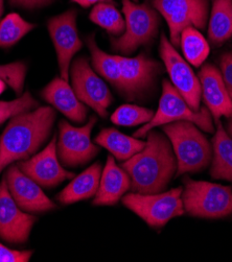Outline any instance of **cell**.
Segmentation results:
<instances>
[{
    "label": "cell",
    "instance_id": "1",
    "mask_svg": "<svg viewBox=\"0 0 232 262\" xmlns=\"http://www.w3.org/2000/svg\"><path fill=\"white\" fill-rule=\"evenodd\" d=\"M121 167L130 176L133 192L159 193L176 174L177 159L166 135L153 128L142 150L122 162Z\"/></svg>",
    "mask_w": 232,
    "mask_h": 262
},
{
    "label": "cell",
    "instance_id": "2",
    "mask_svg": "<svg viewBox=\"0 0 232 262\" xmlns=\"http://www.w3.org/2000/svg\"><path fill=\"white\" fill-rule=\"evenodd\" d=\"M56 120L50 107H41L11 118L0 137V172L16 161L27 160L47 140Z\"/></svg>",
    "mask_w": 232,
    "mask_h": 262
},
{
    "label": "cell",
    "instance_id": "3",
    "mask_svg": "<svg viewBox=\"0 0 232 262\" xmlns=\"http://www.w3.org/2000/svg\"><path fill=\"white\" fill-rule=\"evenodd\" d=\"M162 129L176 156L177 177L201 171L209 165L213 145L198 125L191 121H176L164 124Z\"/></svg>",
    "mask_w": 232,
    "mask_h": 262
},
{
    "label": "cell",
    "instance_id": "4",
    "mask_svg": "<svg viewBox=\"0 0 232 262\" xmlns=\"http://www.w3.org/2000/svg\"><path fill=\"white\" fill-rule=\"evenodd\" d=\"M184 210L199 219H222L232 214V188L184 177Z\"/></svg>",
    "mask_w": 232,
    "mask_h": 262
},
{
    "label": "cell",
    "instance_id": "5",
    "mask_svg": "<svg viewBox=\"0 0 232 262\" xmlns=\"http://www.w3.org/2000/svg\"><path fill=\"white\" fill-rule=\"evenodd\" d=\"M124 32L111 39L114 51L130 56L140 46L150 44L157 37L160 19L157 11L146 4L137 5L131 0H122Z\"/></svg>",
    "mask_w": 232,
    "mask_h": 262
},
{
    "label": "cell",
    "instance_id": "6",
    "mask_svg": "<svg viewBox=\"0 0 232 262\" xmlns=\"http://www.w3.org/2000/svg\"><path fill=\"white\" fill-rule=\"evenodd\" d=\"M176 121H191L205 132H215L210 111L207 108H201L199 111H194L172 83L163 80L162 94L157 111L147 123L136 130L134 137H146V134L151 129Z\"/></svg>",
    "mask_w": 232,
    "mask_h": 262
},
{
    "label": "cell",
    "instance_id": "7",
    "mask_svg": "<svg viewBox=\"0 0 232 262\" xmlns=\"http://www.w3.org/2000/svg\"><path fill=\"white\" fill-rule=\"evenodd\" d=\"M182 191V187H178L159 193L132 192L122 198V204L150 227L158 229L185 213Z\"/></svg>",
    "mask_w": 232,
    "mask_h": 262
},
{
    "label": "cell",
    "instance_id": "8",
    "mask_svg": "<svg viewBox=\"0 0 232 262\" xmlns=\"http://www.w3.org/2000/svg\"><path fill=\"white\" fill-rule=\"evenodd\" d=\"M154 9L166 21L170 41L180 46V36L187 28L204 30L208 19V0H153Z\"/></svg>",
    "mask_w": 232,
    "mask_h": 262
},
{
    "label": "cell",
    "instance_id": "9",
    "mask_svg": "<svg viewBox=\"0 0 232 262\" xmlns=\"http://www.w3.org/2000/svg\"><path fill=\"white\" fill-rule=\"evenodd\" d=\"M69 78L77 98L98 116L105 118L113 97L106 83L95 73L85 57L77 58L71 63Z\"/></svg>",
    "mask_w": 232,
    "mask_h": 262
},
{
    "label": "cell",
    "instance_id": "10",
    "mask_svg": "<svg viewBox=\"0 0 232 262\" xmlns=\"http://www.w3.org/2000/svg\"><path fill=\"white\" fill-rule=\"evenodd\" d=\"M96 117L92 116L83 126H72L66 120L59 125L60 134L57 152L61 162L68 167H76L90 162L99 148L91 141V132Z\"/></svg>",
    "mask_w": 232,
    "mask_h": 262
},
{
    "label": "cell",
    "instance_id": "11",
    "mask_svg": "<svg viewBox=\"0 0 232 262\" xmlns=\"http://www.w3.org/2000/svg\"><path fill=\"white\" fill-rule=\"evenodd\" d=\"M159 52L172 85L194 111H199L202 98L199 77L195 74L188 62L180 56L176 47L164 34L160 38Z\"/></svg>",
    "mask_w": 232,
    "mask_h": 262
},
{
    "label": "cell",
    "instance_id": "12",
    "mask_svg": "<svg viewBox=\"0 0 232 262\" xmlns=\"http://www.w3.org/2000/svg\"><path fill=\"white\" fill-rule=\"evenodd\" d=\"M47 29L57 52L60 76L69 82L71 61L83 46L76 28V12L69 10L53 17L48 20Z\"/></svg>",
    "mask_w": 232,
    "mask_h": 262
},
{
    "label": "cell",
    "instance_id": "13",
    "mask_svg": "<svg viewBox=\"0 0 232 262\" xmlns=\"http://www.w3.org/2000/svg\"><path fill=\"white\" fill-rule=\"evenodd\" d=\"M18 167L44 188L55 187L65 180L75 177L73 172L64 169L58 160L57 136H54L47 146L36 156L25 161H19Z\"/></svg>",
    "mask_w": 232,
    "mask_h": 262
},
{
    "label": "cell",
    "instance_id": "14",
    "mask_svg": "<svg viewBox=\"0 0 232 262\" xmlns=\"http://www.w3.org/2000/svg\"><path fill=\"white\" fill-rule=\"evenodd\" d=\"M36 221V216L19 208L4 179L0 183V238L14 245L27 243Z\"/></svg>",
    "mask_w": 232,
    "mask_h": 262
},
{
    "label": "cell",
    "instance_id": "15",
    "mask_svg": "<svg viewBox=\"0 0 232 262\" xmlns=\"http://www.w3.org/2000/svg\"><path fill=\"white\" fill-rule=\"evenodd\" d=\"M116 59L121 76L120 92L128 99H135L149 90L161 67L143 54L134 58L116 56Z\"/></svg>",
    "mask_w": 232,
    "mask_h": 262
},
{
    "label": "cell",
    "instance_id": "16",
    "mask_svg": "<svg viewBox=\"0 0 232 262\" xmlns=\"http://www.w3.org/2000/svg\"><path fill=\"white\" fill-rule=\"evenodd\" d=\"M5 180L12 198L25 212H46L56 208L55 203L45 195L41 186L23 173L18 165L9 167L6 171Z\"/></svg>",
    "mask_w": 232,
    "mask_h": 262
},
{
    "label": "cell",
    "instance_id": "17",
    "mask_svg": "<svg viewBox=\"0 0 232 262\" xmlns=\"http://www.w3.org/2000/svg\"><path fill=\"white\" fill-rule=\"evenodd\" d=\"M202 98L215 120L232 117V100L225 87L221 71L213 64L201 66L199 72Z\"/></svg>",
    "mask_w": 232,
    "mask_h": 262
},
{
    "label": "cell",
    "instance_id": "18",
    "mask_svg": "<svg viewBox=\"0 0 232 262\" xmlns=\"http://www.w3.org/2000/svg\"><path fill=\"white\" fill-rule=\"evenodd\" d=\"M41 95L70 120L81 123L86 119L88 113L86 104L77 98L72 87L61 76L54 78L42 90Z\"/></svg>",
    "mask_w": 232,
    "mask_h": 262
},
{
    "label": "cell",
    "instance_id": "19",
    "mask_svg": "<svg viewBox=\"0 0 232 262\" xmlns=\"http://www.w3.org/2000/svg\"><path fill=\"white\" fill-rule=\"evenodd\" d=\"M131 188V179L126 171L115 162L113 156H108L105 167L102 168L99 186L94 195V206H112Z\"/></svg>",
    "mask_w": 232,
    "mask_h": 262
},
{
    "label": "cell",
    "instance_id": "20",
    "mask_svg": "<svg viewBox=\"0 0 232 262\" xmlns=\"http://www.w3.org/2000/svg\"><path fill=\"white\" fill-rule=\"evenodd\" d=\"M102 167L99 162L92 164L79 176H75L69 184L57 195L61 204L69 205L94 196L98 190Z\"/></svg>",
    "mask_w": 232,
    "mask_h": 262
},
{
    "label": "cell",
    "instance_id": "21",
    "mask_svg": "<svg viewBox=\"0 0 232 262\" xmlns=\"http://www.w3.org/2000/svg\"><path fill=\"white\" fill-rule=\"evenodd\" d=\"M213 138V158L210 176L217 180L232 182V138L223 127L220 120Z\"/></svg>",
    "mask_w": 232,
    "mask_h": 262
},
{
    "label": "cell",
    "instance_id": "22",
    "mask_svg": "<svg viewBox=\"0 0 232 262\" xmlns=\"http://www.w3.org/2000/svg\"><path fill=\"white\" fill-rule=\"evenodd\" d=\"M95 142L108 149L115 159L125 161L142 150L145 142L137 138L122 134L114 127L104 128L96 136Z\"/></svg>",
    "mask_w": 232,
    "mask_h": 262
},
{
    "label": "cell",
    "instance_id": "23",
    "mask_svg": "<svg viewBox=\"0 0 232 262\" xmlns=\"http://www.w3.org/2000/svg\"><path fill=\"white\" fill-rule=\"evenodd\" d=\"M232 37V0H213L208 22V38L219 46Z\"/></svg>",
    "mask_w": 232,
    "mask_h": 262
},
{
    "label": "cell",
    "instance_id": "24",
    "mask_svg": "<svg viewBox=\"0 0 232 262\" xmlns=\"http://www.w3.org/2000/svg\"><path fill=\"white\" fill-rule=\"evenodd\" d=\"M86 43L91 55V61L94 70L108 81L117 90H121V76L116 56H111L101 50L95 41L94 35L86 38Z\"/></svg>",
    "mask_w": 232,
    "mask_h": 262
},
{
    "label": "cell",
    "instance_id": "25",
    "mask_svg": "<svg viewBox=\"0 0 232 262\" xmlns=\"http://www.w3.org/2000/svg\"><path fill=\"white\" fill-rule=\"evenodd\" d=\"M180 46L185 60L195 67L202 66L210 52L209 43L195 28H187L181 33Z\"/></svg>",
    "mask_w": 232,
    "mask_h": 262
},
{
    "label": "cell",
    "instance_id": "26",
    "mask_svg": "<svg viewBox=\"0 0 232 262\" xmlns=\"http://www.w3.org/2000/svg\"><path fill=\"white\" fill-rule=\"evenodd\" d=\"M89 19L114 37L124 32V19L114 4L100 3L91 9Z\"/></svg>",
    "mask_w": 232,
    "mask_h": 262
},
{
    "label": "cell",
    "instance_id": "27",
    "mask_svg": "<svg viewBox=\"0 0 232 262\" xmlns=\"http://www.w3.org/2000/svg\"><path fill=\"white\" fill-rule=\"evenodd\" d=\"M35 29V24L24 20L19 14L11 13L0 21V47H11Z\"/></svg>",
    "mask_w": 232,
    "mask_h": 262
},
{
    "label": "cell",
    "instance_id": "28",
    "mask_svg": "<svg viewBox=\"0 0 232 262\" xmlns=\"http://www.w3.org/2000/svg\"><path fill=\"white\" fill-rule=\"evenodd\" d=\"M155 112L151 109L136 106V104H122L111 115V121L116 125L135 126L147 123Z\"/></svg>",
    "mask_w": 232,
    "mask_h": 262
},
{
    "label": "cell",
    "instance_id": "29",
    "mask_svg": "<svg viewBox=\"0 0 232 262\" xmlns=\"http://www.w3.org/2000/svg\"><path fill=\"white\" fill-rule=\"evenodd\" d=\"M37 107L38 101L30 94V92H24L18 98L13 100H0V124L16 115L29 112Z\"/></svg>",
    "mask_w": 232,
    "mask_h": 262
},
{
    "label": "cell",
    "instance_id": "30",
    "mask_svg": "<svg viewBox=\"0 0 232 262\" xmlns=\"http://www.w3.org/2000/svg\"><path fill=\"white\" fill-rule=\"evenodd\" d=\"M25 76H27V65L23 62L0 64V78L18 95H21L23 92Z\"/></svg>",
    "mask_w": 232,
    "mask_h": 262
},
{
    "label": "cell",
    "instance_id": "31",
    "mask_svg": "<svg viewBox=\"0 0 232 262\" xmlns=\"http://www.w3.org/2000/svg\"><path fill=\"white\" fill-rule=\"evenodd\" d=\"M33 251L12 250L0 244V262H28Z\"/></svg>",
    "mask_w": 232,
    "mask_h": 262
},
{
    "label": "cell",
    "instance_id": "32",
    "mask_svg": "<svg viewBox=\"0 0 232 262\" xmlns=\"http://www.w3.org/2000/svg\"><path fill=\"white\" fill-rule=\"evenodd\" d=\"M220 69L225 87L232 100V52H227L221 57Z\"/></svg>",
    "mask_w": 232,
    "mask_h": 262
},
{
    "label": "cell",
    "instance_id": "33",
    "mask_svg": "<svg viewBox=\"0 0 232 262\" xmlns=\"http://www.w3.org/2000/svg\"><path fill=\"white\" fill-rule=\"evenodd\" d=\"M51 0H10L12 6H17L25 9H36L49 4Z\"/></svg>",
    "mask_w": 232,
    "mask_h": 262
},
{
    "label": "cell",
    "instance_id": "34",
    "mask_svg": "<svg viewBox=\"0 0 232 262\" xmlns=\"http://www.w3.org/2000/svg\"><path fill=\"white\" fill-rule=\"evenodd\" d=\"M100 3H109V4H113V0H85L83 8H89L91 6H95L97 4Z\"/></svg>",
    "mask_w": 232,
    "mask_h": 262
},
{
    "label": "cell",
    "instance_id": "35",
    "mask_svg": "<svg viewBox=\"0 0 232 262\" xmlns=\"http://www.w3.org/2000/svg\"><path fill=\"white\" fill-rule=\"evenodd\" d=\"M227 130H228V134L230 135V137L232 138V117L230 118L228 125H227Z\"/></svg>",
    "mask_w": 232,
    "mask_h": 262
},
{
    "label": "cell",
    "instance_id": "36",
    "mask_svg": "<svg viewBox=\"0 0 232 262\" xmlns=\"http://www.w3.org/2000/svg\"><path fill=\"white\" fill-rule=\"evenodd\" d=\"M6 86H7L6 82H5L4 80H2V78H0V94H2V93L5 91Z\"/></svg>",
    "mask_w": 232,
    "mask_h": 262
},
{
    "label": "cell",
    "instance_id": "37",
    "mask_svg": "<svg viewBox=\"0 0 232 262\" xmlns=\"http://www.w3.org/2000/svg\"><path fill=\"white\" fill-rule=\"evenodd\" d=\"M4 9H5L4 0H0V21H2V16H3V13H4Z\"/></svg>",
    "mask_w": 232,
    "mask_h": 262
},
{
    "label": "cell",
    "instance_id": "38",
    "mask_svg": "<svg viewBox=\"0 0 232 262\" xmlns=\"http://www.w3.org/2000/svg\"><path fill=\"white\" fill-rule=\"evenodd\" d=\"M72 3H75V4H77V5H80L81 7H83L84 6V3H85V0H71Z\"/></svg>",
    "mask_w": 232,
    "mask_h": 262
}]
</instances>
